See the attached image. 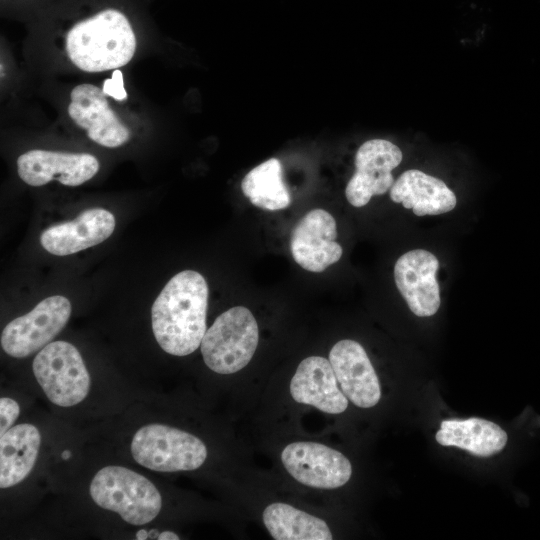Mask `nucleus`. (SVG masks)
<instances>
[{
    "mask_svg": "<svg viewBox=\"0 0 540 540\" xmlns=\"http://www.w3.org/2000/svg\"><path fill=\"white\" fill-rule=\"evenodd\" d=\"M208 285L197 271L184 270L164 286L151 308L152 330L168 354L186 356L200 345L206 332Z\"/></svg>",
    "mask_w": 540,
    "mask_h": 540,
    "instance_id": "obj_1",
    "label": "nucleus"
},
{
    "mask_svg": "<svg viewBox=\"0 0 540 540\" xmlns=\"http://www.w3.org/2000/svg\"><path fill=\"white\" fill-rule=\"evenodd\" d=\"M136 38L126 16L106 9L74 25L66 36V51L85 72H103L126 65L134 56Z\"/></svg>",
    "mask_w": 540,
    "mask_h": 540,
    "instance_id": "obj_2",
    "label": "nucleus"
},
{
    "mask_svg": "<svg viewBox=\"0 0 540 540\" xmlns=\"http://www.w3.org/2000/svg\"><path fill=\"white\" fill-rule=\"evenodd\" d=\"M93 501L118 513L129 524L140 526L160 512L162 499L155 485L143 475L122 466L100 469L90 484Z\"/></svg>",
    "mask_w": 540,
    "mask_h": 540,
    "instance_id": "obj_3",
    "label": "nucleus"
},
{
    "mask_svg": "<svg viewBox=\"0 0 540 540\" xmlns=\"http://www.w3.org/2000/svg\"><path fill=\"white\" fill-rule=\"evenodd\" d=\"M259 341L256 319L249 309L235 306L219 315L201 341L205 364L218 374H233L252 359Z\"/></svg>",
    "mask_w": 540,
    "mask_h": 540,
    "instance_id": "obj_4",
    "label": "nucleus"
},
{
    "mask_svg": "<svg viewBox=\"0 0 540 540\" xmlns=\"http://www.w3.org/2000/svg\"><path fill=\"white\" fill-rule=\"evenodd\" d=\"M131 453L138 464L159 472L195 470L207 458V448L199 438L162 424L140 428L133 436Z\"/></svg>",
    "mask_w": 540,
    "mask_h": 540,
    "instance_id": "obj_5",
    "label": "nucleus"
},
{
    "mask_svg": "<svg viewBox=\"0 0 540 540\" xmlns=\"http://www.w3.org/2000/svg\"><path fill=\"white\" fill-rule=\"evenodd\" d=\"M33 373L46 397L57 406H74L89 393L90 375L81 354L69 342H50L42 348L33 360Z\"/></svg>",
    "mask_w": 540,
    "mask_h": 540,
    "instance_id": "obj_6",
    "label": "nucleus"
},
{
    "mask_svg": "<svg viewBox=\"0 0 540 540\" xmlns=\"http://www.w3.org/2000/svg\"><path fill=\"white\" fill-rule=\"evenodd\" d=\"M71 303L62 295L39 302L30 312L9 322L1 334V347L14 358H24L49 344L65 327Z\"/></svg>",
    "mask_w": 540,
    "mask_h": 540,
    "instance_id": "obj_7",
    "label": "nucleus"
},
{
    "mask_svg": "<svg viewBox=\"0 0 540 540\" xmlns=\"http://www.w3.org/2000/svg\"><path fill=\"white\" fill-rule=\"evenodd\" d=\"M281 460L294 479L313 488H339L352 474L351 463L342 453L316 442L290 443L283 449Z\"/></svg>",
    "mask_w": 540,
    "mask_h": 540,
    "instance_id": "obj_8",
    "label": "nucleus"
},
{
    "mask_svg": "<svg viewBox=\"0 0 540 540\" xmlns=\"http://www.w3.org/2000/svg\"><path fill=\"white\" fill-rule=\"evenodd\" d=\"M398 146L384 139L364 142L355 155V172L347 183L345 195L354 207L365 206L372 196L382 195L392 187V170L402 161Z\"/></svg>",
    "mask_w": 540,
    "mask_h": 540,
    "instance_id": "obj_9",
    "label": "nucleus"
},
{
    "mask_svg": "<svg viewBox=\"0 0 540 540\" xmlns=\"http://www.w3.org/2000/svg\"><path fill=\"white\" fill-rule=\"evenodd\" d=\"M336 237L337 226L333 216L323 209H313L292 230V257L303 269L322 272L342 256L343 250Z\"/></svg>",
    "mask_w": 540,
    "mask_h": 540,
    "instance_id": "obj_10",
    "label": "nucleus"
},
{
    "mask_svg": "<svg viewBox=\"0 0 540 540\" xmlns=\"http://www.w3.org/2000/svg\"><path fill=\"white\" fill-rule=\"evenodd\" d=\"M98 170L97 158L88 153L34 149L17 159L19 177L31 186H42L52 180L66 186H79L90 180Z\"/></svg>",
    "mask_w": 540,
    "mask_h": 540,
    "instance_id": "obj_11",
    "label": "nucleus"
},
{
    "mask_svg": "<svg viewBox=\"0 0 540 540\" xmlns=\"http://www.w3.org/2000/svg\"><path fill=\"white\" fill-rule=\"evenodd\" d=\"M438 268L437 257L423 249L406 252L395 263L397 289L418 317L433 316L440 307V289L436 279Z\"/></svg>",
    "mask_w": 540,
    "mask_h": 540,
    "instance_id": "obj_12",
    "label": "nucleus"
},
{
    "mask_svg": "<svg viewBox=\"0 0 540 540\" xmlns=\"http://www.w3.org/2000/svg\"><path fill=\"white\" fill-rule=\"evenodd\" d=\"M68 114L88 137L97 144L116 148L129 140L130 132L110 108L106 95L99 87L84 83L70 93Z\"/></svg>",
    "mask_w": 540,
    "mask_h": 540,
    "instance_id": "obj_13",
    "label": "nucleus"
},
{
    "mask_svg": "<svg viewBox=\"0 0 540 540\" xmlns=\"http://www.w3.org/2000/svg\"><path fill=\"white\" fill-rule=\"evenodd\" d=\"M329 361L341 390L360 408L375 406L381 398L380 383L363 346L350 339L337 342Z\"/></svg>",
    "mask_w": 540,
    "mask_h": 540,
    "instance_id": "obj_14",
    "label": "nucleus"
},
{
    "mask_svg": "<svg viewBox=\"0 0 540 540\" xmlns=\"http://www.w3.org/2000/svg\"><path fill=\"white\" fill-rule=\"evenodd\" d=\"M115 224V218L108 210L88 209L72 221L44 230L40 243L53 255H71L105 241L113 233Z\"/></svg>",
    "mask_w": 540,
    "mask_h": 540,
    "instance_id": "obj_15",
    "label": "nucleus"
},
{
    "mask_svg": "<svg viewBox=\"0 0 540 540\" xmlns=\"http://www.w3.org/2000/svg\"><path fill=\"white\" fill-rule=\"evenodd\" d=\"M338 385L329 359L310 356L298 365L290 382V393L298 403L328 414H340L346 410L348 398Z\"/></svg>",
    "mask_w": 540,
    "mask_h": 540,
    "instance_id": "obj_16",
    "label": "nucleus"
},
{
    "mask_svg": "<svg viewBox=\"0 0 540 540\" xmlns=\"http://www.w3.org/2000/svg\"><path fill=\"white\" fill-rule=\"evenodd\" d=\"M390 198L412 209L416 216L439 215L453 210L454 192L439 178L417 169L403 172L390 188Z\"/></svg>",
    "mask_w": 540,
    "mask_h": 540,
    "instance_id": "obj_17",
    "label": "nucleus"
},
{
    "mask_svg": "<svg viewBox=\"0 0 540 540\" xmlns=\"http://www.w3.org/2000/svg\"><path fill=\"white\" fill-rule=\"evenodd\" d=\"M435 438L442 446L457 447L477 457L499 453L508 440L506 432L499 425L476 417L442 421Z\"/></svg>",
    "mask_w": 540,
    "mask_h": 540,
    "instance_id": "obj_18",
    "label": "nucleus"
},
{
    "mask_svg": "<svg viewBox=\"0 0 540 540\" xmlns=\"http://www.w3.org/2000/svg\"><path fill=\"white\" fill-rule=\"evenodd\" d=\"M41 436L32 424L11 427L0 438V487L9 488L31 472L39 452Z\"/></svg>",
    "mask_w": 540,
    "mask_h": 540,
    "instance_id": "obj_19",
    "label": "nucleus"
},
{
    "mask_svg": "<svg viewBox=\"0 0 540 540\" xmlns=\"http://www.w3.org/2000/svg\"><path fill=\"white\" fill-rule=\"evenodd\" d=\"M263 522L276 540H331L326 522L285 503H272L263 511Z\"/></svg>",
    "mask_w": 540,
    "mask_h": 540,
    "instance_id": "obj_20",
    "label": "nucleus"
},
{
    "mask_svg": "<svg viewBox=\"0 0 540 540\" xmlns=\"http://www.w3.org/2000/svg\"><path fill=\"white\" fill-rule=\"evenodd\" d=\"M241 189L254 206L264 210H282L291 203L277 158L268 159L249 171L241 182Z\"/></svg>",
    "mask_w": 540,
    "mask_h": 540,
    "instance_id": "obj_21",
    "label": "nucleus"
},
{
    "mask_svg": "<svg viewBox=\"0 0 540 540\" xmlns=\"http://www.w3.org/2000/svg\"><path fill=\"white\" fill-rule=\"evenodd\" d=\"M19 413L20 407L15 400L7 397L0 399V436L12 427Z\"/></svg>",
    "mask_w": 540,
    "mask_h": 540,
    "instance_id": "obj_22",
    "label": "nucleus"
},
{
    "mask_svg": "<svg viewBox=\"0 0 540 540\" xmlns=\"http://www.w3.org/2000/svg\"><path fill=\"white\" fill-rule=\"evenodd\" d=\"M102 91L106 96H110L117 101H123L127 98V92L123 82V73L119 69H114L111 78L104 80Z\"/></svg>",
    "mask_w": 540,
    "mask_h": 540,
    "instance_id": "obj_23",
    "label": "nucleus"
},
{
    "mask_svg": "<svg viewBox=\"0 0 540 540\" xmlns=\"http://www.w3.org/2000/svg\"><path fill=\"white\" fill-rule=\"evenodd\" d=\"M157 539L159 540H178L179 536L171 531H164L159 533Z\"/></svg>",
    "mask_w": 540,
    "mask_h": 540,
    "instance_id": "obj_24",
    "label": "nucleus"
},
{
    "mask_svg": "<svg viewBox=\"0 0 540 540\" xmlns=\"http://www.w3.org/2000/svg\"><path fill=\"white\" fill-rule=\"evenodd\" d=\"M149 537V532H147L145 529H141L136 533V539H147Z\"/></svg>",
    "mask_w": 540,
    "mask_h": 540,
    "instance_id": "obj_25",
    "label": "nucleus"
},
{
    "mask_svg": "<svg viewBox=\"0 0 540 540\" xmlns=\"http://www.w3.org/2000/svg\"><path fill=\"white\" fill-rule=\"evenodd\" d=\"M70 455H71L70 451L65 450V451L62 452L61 457L63 459H68L70 457Z\"/></svg>",
    "mask_w": 540,
    "mask_h": 540,
    "instance_id": "obj_26",
    "label": "nucleus"
},
{
    "mask_svg": "<svg viewBox=\"0 0 540 540\" xmlns=\"http://www.w3.org/2000/svg\"><path fill=\"white\" fill-rule=\"evenodd\" d=\"M159 533L155 529L149 531V537H158Z\"/></svg>",
    "mask_w": 540,
    "mask_h": 540,
    "instance_id": "obj_27",
    "label": "nucleus"
}]
</instances>
